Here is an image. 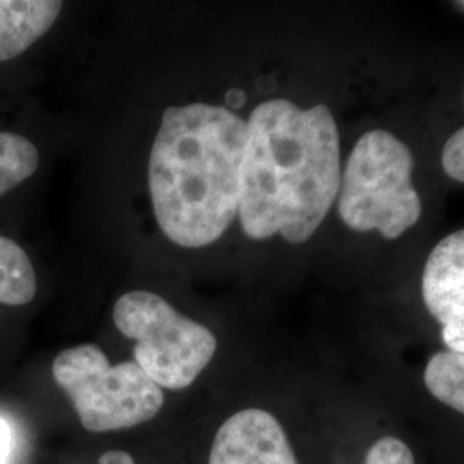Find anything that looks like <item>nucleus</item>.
<instances>
[{"label": "nucleus", "instance_id": "obj_9", "mask_svg": "<svg viewBox=\"0 0 464 464\" xmlns=\"http://www.w3.org/2000/svg\"><path fill=\"white\" fill-rule=\"evenodd\" d=\"M36 295V274L26 251L9 237L0 236V303L28 304Z\"/></svg>", "mask_w": 464, "mask_h": 464}, {"label": "nucleus", "instance_id": "obj_11", "mask_svg": "<svg viewBox=\"0 0 464 464\" xmlns=\"http://www.w3.org/2000/svg\"><path fill=\"white\" fill-rule=\"evenodd\" d=\"M40 164V153L28 138L0 133V195L30 179Z\"/></svg>", "mask_w": 464, "mask_h": 464}, {"label": "nucleus", "instance_id": "obj_1", "mask_svg": "<svg viewBox=\"0 0 464 464\" xmlns=\"http://www.w3.org/2000/svg\"><path fill=\"white\" fill-rule=\"evenodd\" d=\"M246 124L237 212L243 231L256 241L281 234L293 245L306 243L341 188V141L331 109L266 100Z\"/></svg>", "mask_w": 464, "mask_h": 464}, {"label": "nucleus", "instance_id": "obj_6", "mask_svg": "<svg viewBox=\"0 0 464 464\" xmlns=\"http://www.w3.org/2000/svg\"><path fill=\"white\" fill-rule=\"evenodd\" d=\"M421 296L442 327L446 348L464 354V229L431 249L421 276Z\"/></svg>", "mask_w": 464, "mask_h": 464}, {"label": "nucleus", "instance_id": "obj_12", "mask_svg": "<svg viewBox=\"0 0 464 464\" xmlns=\"http://www.w3.org/2000/svg\"><path fill=\"white\" fill-rule=\"evenodd\" d=\"M363 464H416V459L413 450L404 440L387 435L368 448Z\"/></svg>", "mask_w": 464, "mask_h": 464}, {"label": "nucleus", "instance_id": "obj_13", "mask_svg": "<svg viewBox=\"0 0 464 464\" xmlns=\"http://www.w3.org/2000/svg\"><path fill=\"white\" fill-rule=\"evenodd\" d=\"M442 167L450 179L464 183V128L449 138L442 150Z\"/></svg>", "mask_w": 464, "mask_h": 464}, {"label": "nucleus", "instance_id": "obj_8", "mask_svg": "<svg viewBox=\"0 0 464 464\" xmlns=\"http://www.w3.org/2000/svg\"><path fill=\"white\" fill-rule=\"evenodd\" d=\"M63 11L55 0H0V63L16 59L49 32Z\"/></svg>", "mask_w": 464, "mask_h": 464}, {"label": "nucleus", "instance_id": "obj_16", "mask_svg": "<svg viewBox=\"0 0 464 464\" xmlns=\"http://www.w3.org/2000/svg\"><path fill=\"white\" fill-rule=\"evenodd\" d=\"M226 99H227V102L232 103V105H241V103L245 102V95H243L239 90H231Z\"/></svg>", "mask_w": 464, "mask_h": 464}, {"label": "nucleus", "instance_id": "obj_4", "mask_svg": "<svg viewBox=\"0 0 464 464\" xmlns=\"http://www.w3.org/2000/svg\"><path fill=\"white\" fill-rule=\"evenodd\" d=\"M52 375L71 399L82 425L93 433L133 429L164 406L162 389L136 362L111 365L95 344L59 353Z\"/></svg>", "mask_w": 464, "mask_h": 464}, {"label": "nucleus", "instance_id": "obj_15", "mask_svg": "<svg viewBox=\"0 0 464 464\" xmlns=\"http://www.w3.org/2000/svg\"><path fill=\"white\" fill-rule=\"evenodd\" d=\"M99 464H134L133 456L128 454L126 450H107L102 458Z\"/></svg>", "mask_w": 464, "mask_h": 464}, {"label": "nucleus", "instance_id": "obj_10", "mask_svg": "<svg viewBox=\"0 0 464 464\" xmlns=\"http://www.w3.org/2000/svg\"><path fill=\"white\" fill-rule=\"evenodd\" d=\"M423 382L433 398L464 416L463 353H435L425 366Z\"/></svg>", "mask_w": 464, "mask_h": 464}, {"label": "nucleus", "instance_id": "obj_5", "mask_svg": "<svg viewBox=\"0 0 464 464\" xmlns=\"http://www.w3.org/2000/svg\"><path fill=\"white\" fill-rule=\"evenodd\" d=\"M112 315L117 331L136 341L134 362L160 389L189 387L216 356L210 329L150 291L122 295Z\"/></svg>", "mask_w": 464, "mask_h": 464}, {"label": "nucleus", "instance_id": "obj_14", "mask_svg": "<svg viewBox=\"0 0 464 464\" xmlns=\"http://www.w3.org/2000/svg\"><path fill=\"white\" fill-rule=\"evenodd\" d=\"M13 450V431L9 423L0 418V464L9 463V456Z\"/></svg>", "mask_w": 464, "mask_h": 464}, {"label": "nucleus", "instance_id": "obj_3", "mask_svg": "<svg viewBox=\"0 0 464 464\" xmlns=\"http://www.w3.org/2000/svg\"><path fill=\"white\" fill-rule=\"evenodd\" d=\"M411 174L413 153L406 143L383 130L363 134L341 176V220L353 231H377L385 239H398L423 210Z\"/></svg>", "mask_w": 464, "mask_h": 464}, {"label": "nucleus", "instance_id": "obj_2", "mask_svg": "<svg viewBox=\"0 0 464 464\" xmlns=\"http://www.w3.org/2000/svg\"><path fill=\"white\" fill-rule=\"evenodd\" d=\"M248 124L227 107H167L150 153L153 212L169 241L203 248L224 236L239 212Z\"/></svg>", "mask_w": 464, "mask_h": 464}, {"label": "nucleus", "instance_id": "obj_17", "mask_svg": "<svg viewBox=\"0 0 464 464\" xmlns=\"http://www.w3.org/2000/svg\"><path fill=\"white\" fill-rule=\"evenodd\" d=\"M458 5H461V7H464V2H458Z\"/></svg>", "mask_w": 464, "mask_h": 464}, {"label": "nucleus", "instance_id": "obj_7", "mask_svg": "<svg viewBox=\"0 0 464 464\" xmlns=\"http://www.w3.org/2000/svg\"><path fill=\"white\" fill-rule=\"evenodd\" d=\"M208 464H299L279 420L260 408L227 418L214 437Z\"/></svg>", "mask_w": 464, "mask_h": 464}]
</instances>
